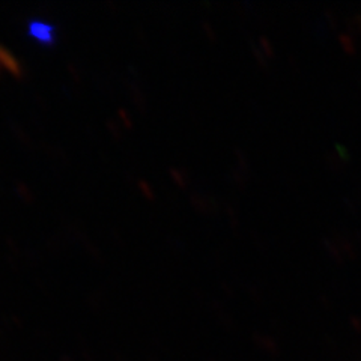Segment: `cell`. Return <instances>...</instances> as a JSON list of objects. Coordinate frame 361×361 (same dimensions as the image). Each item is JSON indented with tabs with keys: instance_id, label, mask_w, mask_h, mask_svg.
I'll use <instances>...</instances> for the list:
<instances>
[{
	"instance_id": "obj_2",
	"label": "cell",
	"mask_w": 361,
	"mask_h": 361,
	"mask_svg": "<svg viewBox=\"0 0 361 361\" xmlns=\"http://www.w3.org/2000/svg\"><path fill=\"white\" fill-rule=\"evenodd\" d=\"M2 66L8 68L11 73H14L17 75L21 73V65L18 59L5 47V45L0 44V68Z\"/></svg>"
},
{
	"instance_id": "obj_1",
	"label": "cell",
	"mask_w": 361,
	"mask_h": 361,
	"mask_svg": "<svg viewBox=\"0 0 361 361\" xmlns=\"http://www.w3.org/2000/svg\"><path fill=\"white\" fill-rule=\"evenodd\" d=\"M29 33L33 38H37L38 41L42 42H53L54 38V29L50 23L39 20H33L29 23Z\"/></svg>"
}]
</instances>
